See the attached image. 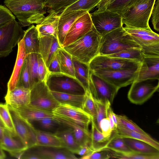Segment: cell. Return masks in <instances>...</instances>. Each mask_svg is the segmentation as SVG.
I'll list each match as a JSON object with an SVG mask.
<instances>
[{
	"label": "cell",
	"instance_id": "cell-1",
	"mask_svg": "<svg viewBox=\"0 0 159 159\" xmlns=\"http://www.w3.org/2000/svg\"><path fill=\"white\" fill-rule=\"evenodd\" d=\"M44 0H4V3L13 14L22 27L39 24L45 17Z\"/></svg>",
	"mask_w": 159,
	"mask_h": 159
},
{
	"label": "cell",
	"instance_id": "cell-2",
	"mask_svg": "<svg viewBox=\"0 0 159 159\" xmlns=\"http://www.w3.org/2000/svg\"><path fill=\"white\" fill-rule=\"evenodd\" d=\"M101 37L93 25L91 29L83 36L62 48L73 57L89 64L99 55Z\"/></svg>",
	"mask_w": 159,
	"mask_h": 159
},
{
	"label": "cell",
	"instance_id": "cell-3",
	"mask_svg": "<svg viewBox=\"0 0 159 159\" xmlns=\"http://www.w3.org/2000/svg\"><path fill=\"white\" fill-rule=\"evenodd\" d=\"M141 48L123 26L102 37L99 55H109L126 50Z\"/></svg>",
	"mask_w": 159,
	"mask_h": 159
},
{
	"label": "cell",
	"instance_id": "cell-4",
	"mask_svg": "<svg viewBox=\"0 0 159 159\" xmlns=\"http://www.w3.org/2000/svg\"><path fill=\"white\" fill-rule=\"evenodd\" d=\"M156 0H150L129 7L122 16L123 25L127 27L151 30L149 21Z\"/></svg>",
	"mask_w": 159,
	"mask_h": 159
},
{
	"label": "cell",
	"instance_id": "cell-5",
	"mask_svg": "<svg viewBox=\"0 0 159 159\" xmlns=\"http://www.w3.org/2000/svg\"><path fill=\"white\" fill-rule=\"evenodd\" d=\"M52 91L84 95L86 89L75 78L62 73H49L45 81Z\"/></svg>",
	"mask_w": 159,
	"mask_h": 159
},
{
	"label": "cell",
	"instance_id": "cell-6",
	"mask_svg": "<svg viewBox=\"0 0 159 159\" xmlns=\"http://www.w3.org/2000/svg\"><path fill=\"white\" fill-rule=\"evenodd\" d=\"M16 20L0 26V57L8 56L22 39L25 31Z\"/></svg>",
	"mask_w": 159,
	"mask_h": 159
},
{
	"label": "cell",
	"instance_id": "cell-7",
	"mask_svg": "<svg viewBox=\"0 0 159 159\" xmlns=\"http://www.w3.org/2000/svg\"><path fill=\"white\" fill-rule=\"evenodd\" d=\"M89 90L93 98L105 103L111 104L119 89L91 72L89 73Z\"/></svg>",
	"mask_w": 159,
	"mask_h": 159
},
{
	"label": "cell",
	"instance_id": "cell-8",
	"mask_svg": "<svg viewBox=\"0 0 159 159\" xmlns=\"http://www.w3.org/2000/svg\"><path fill=\"white\" fill-rule=\"evenodd\" d=\"M140 66L118 70L98 69L91 71L119 89L121 88L131 84L135 80Z\"/></svg>",
	"mask_w": 159,
	"mask_h": 159
},
{
	"label": "cell",
	"instance_id": "cell-9",
	"mask_svg": "<svg viewBox=\"0 0 159 159\" xmlns=\"http://www.w3.org/2000/svg\"><path fill=\"white\" fill-rule=\"evenodd\" d=\"M90 14L93 26L102 37L123 27L122 16L117 13L106 10Z\"/></svg>",
	"mask_w": 159,
	"mask_h": 159
},
{
	"label": "cell",
	"instance_id": "cell-10",
	"mask_svg": "<svg viewBox=\"0 0 159 159\" xmlns=\"http://www.w3.org/2000/svg\"><path fill=\"white\" fill-rule=\"evenodd\" d=\"M30 105L53 111L60 105L52 94L45 81H39L30 89Z\"/></svg>",
	"mask_w": 159,
	"mask_h": 159
},
{
	"label": "cell",
	"instance_id": "cell-11",
	"mask_svg": "<svg viewBox=\"0 0 159 159\" xmlns=\"http://www.w3.org/2000/svg\"><path fill=\"white\" fill-rule=\"evenodd\" d=\"M128 93V98L133 103L141 105L149 99L159 87V79H150L134 81Z\"/></svg>",
	"mask_w": 159,
	"mask_h": 159
},
{
	"label": "cell",
	"instance_id": "cell-12",
	"mask_svg": "<svg viewBox=\"0 0 159 159\" xmlns=\"http://www.w3.org/2000/svg\"><path fill=\"white\" fill-rule=\"evenodd\" d=\"M137 61L98 55L89 63V70L93 71L98 69L115 70L128 69L140 66Z\"/></svg>",
	"mask_w": 159,
	"mask_h": 159
},
{
	"label": "cell",
	"instance_id": "cell-13",
	"mask_svg": "<svg viewBox=\"0 0 159 159\" xmlns=\"http://www.w3.org/2000/svg\"><path fill=\"white\" fill-rule=\"evenodd\" d=\"M8 105V104H7ZM16 133L28 148L36 145V130L31 123L8 105Z\"/></svg>",
	"mask_w": 159,
	"mask_h": 159
},
{
	"label": "cell",
	"instance_id": "cell-14",
	"mask_svg": "<svg viewBox=\"0 0 159 159\" xmlns=\"http://www.w3.org/2000/svg\"><path fill=\"white\" fill-rule=\"evenodd\" d=\"M53 112L68 119L84 129L89 130V125L91 122L92 118L82 108L60 104Z\"/></svg>",
	"mask_w": 159,
	"mask_h": 159
},
{
	"label": "cell",
	"instance_id": "cell-15",
	"mask_svg": "<svg viewBox=\"0 0 159 159\" xmlns=\"http://www.w3.org/2000/svg\"><path fill=\"white\" fill-rule=\"evenodd\" d=\"M93 24L89 12L78 18L68 32L62 48L66 46L83 36L92 29Z\"/></svg>",
	"mask_w": 159,
	"mask_h": 159
},
{
	"label": "cell",
	"instance_id": "cell-16",
	"mask_svg": "<svg viewBox=\"0 0 159 159\" xmlns=\"http://www.w3.org/2000/svg\"><path fill=\"white\" fill-rule=\"evenodd\" d=\"M0 145L3 150L18 159L28 148L25 142L16 133H12L6 128L4 129L3 139Z\"/></svg>",
	"mask_w": 159,
	"mask_h": 159
},
{
	"label": "cell",
	"instance_id": "cell-17",
	"mask_svg": "<svg viewBox=\"0 0 159 159\" xmlns=\"http://www.w3.org/2000/svg\"><path fill=\"white\" fill-rule=\"evenodd\" d=\"M142 56L143 60L135 81L159 79V56Z\"/></svg>",
	"mask_w": 159,
	"mask_h": 159
},
{
	"label": "cell",
	"instance_id": "cell-18",
	"mask_svg": "<svg viewBox=\"0 0 159 159\" xmlns=\"http://www.w3.org/2000/svg\"><path fill=\"white\" fill-rule=\"evenodd\" d=\"M61 48L57 38L53 35L39 37L40 54L47 68L58 49Z\"/></svg>",
	"mask_w": 159,
	"mask_h": 159
},
{
	"label": "cell",
	"instance_id": "cell-19",
	"mask_svg": "<svg viewBox=\"0 0 159 159\" xmlns=\"http://www.w3.org/2000/svg\"><path fill=\"white\" fill-rule=\"evenodd\" d=\"M87 11L79 10L60 15L57 27V38L61 48L65 37L73 23L78 18Z\"/></svg>",
	"mask_w": 159,
	"mask_h": 159
},
{
	"label": "cell",
	"instance_id": "cell-20",
	"mask_svg": "<svg viewBox=\"0 0 159 159\" xmlns=\"http://www.w3.org/2000/svg\"><path fill=\"white\" fill-rule=\"evenodd\" d=\"M125 30L141 47L159 43V35L151 30L123 27Z\"/></svg>",
	"mask_w": 159,
	"mask_h": 159
},
{
	"label": "cell",
	"instance_id": "cell-21",
	"mask_svg": "<svg viewBox=\"0 0 159 159\" xmlns=\"http://www.w3.org/2000/svg\"><path fill=\"white\" fill-rule=\"evenodd\" d=\"M30 98V89L16 86L12 90L7 92L4 99L7 104L12 107H19L29 104Z\"/></svg>",
	"mask_w": 159,
	"mask_h": 159
},
{
	"label": "cell",
	"instance_id": "cell-22",
	"mask_svg": "<svg viewBox=\"0 0 159 159\" xmlns=\"http://www.w3.org/2000/svg\"><path fill=\"white\" fill-rule=\"evenodd\" d=\"M41 159H77L74 153L63 148L34 146Z\"/></svg>",
	"mask_w": 159,
	"mask_h": 159
},
{
	"label": "cell",
	"instance_id": "cell-23",
	"mask_svg": "<svg viewBox=\"0 0 159 159\" xmlns=\"http://www.w3.org/2000/svg\"><path fill=\"white\" fill-rule=\"evenodd\" d=\"M54 118L60 122L72 129L76 140L80 147L90 145L91 133L89 130L84 129L64 116L54 114Z\"/></svg>",
	"mask_w": 159,
	"mask_h": 159
},
{
	"label": "cell",
	"instance_id": "cell-24",
	"mask_svg": "<svg viewBox=\"0 0 159 159\" xmlns=\"http://www.w3.org/2000/svg\"><path fill=\"white\" fill-rule=\"evenodd\" d=\"M10 106L22 117L29 121L54 117L53 111L39 108L30 104L19 107Z\"/></svg>",
	"mask_w": 159,
	"mask_h": 159
},
{
	"label": "cell",
	"instance_id": "cell-25",
	"mask_svg": "<svg viewBox=\"0 0 159 159\" xmlns=\"http://www.w3.org/2000/svg\"><path fill=\"white\" fill-rule=\"evenodd\" d=\"M60 14L49 13L36 27L39 37L52 35L57 38V27Z\"/></svg>",
	"mask_w": 159,
	"mask_h": 159
},
{
	"label": "cell",
	"instance_id": "cell-26",
	"mask_svg": "<svg viewBox=\"0 0 159 159\" xmlns=\"http://www.w3.org/2000/svg\"><path fill=\"white\" fill-rule=\"evenodd\" d=\"M18 49L14 69L7 85V91H11L16 86L19 75L24 60L27 56L22 38L18 43Z\"/></svg>",
	"mask_w": 159,
	"mask_h": 159
},
{
	"label": "cell",
	"instance_id": "cell-27",
	"mask_svg": "<svg viewBox=\"0 0 159 159\" xmlns=\"http://www.w3.org/2000/svg\"><path fill=\"white\" fill-rule=\"evenodd\" d=\"M55 134L61 141L64 148L74 154L76 153L80 147L77 143L71 128L64 124Z\"/></svg>",
	"mask_w": 159,
	"mask_h": 159
},
{
	"label": "cell",
	"instance_id": "cell-28",
	"mask_svg": "<svg viewBox=\"0 0 159 159\" xmlns=\"http://www.w3.org/2000/svg\"><path fill=\"white\" fill-rule=\"evenodd\" d=\"M26 54L40 53L39 37L36 26H30L26 30L22 38Z\"/></svg>",
	"mask_w": 159,
	"mask_h": 159
},
{
	"label": "cell",
	"instance_id": "cell-29",
	"mask_svg": "<svg viewBox=\"0 0 159 159\" xmlns=\"http://www.w3.org/2000/svg\"><path fill=\"white\" fill-rule=\"evenodd\" d=\"M113 131L116 136L122 138H130L140 140L146 142L159 150V143L149 135H145L119 125H117L116 129Z\"/></svg>",
	"mask_w": 159,
	"mask_h": 159
},
{
	"label": "cell",
	"instance_id": "cell-30",
	"mask_svg": "<svg viewBox=\"0 0 159 159\" xmlns=\"http://www.w3.org/2000/svg\"><path fill=\"white\" fill-rule=\"evenodd\" d=\"M126 145L133 152L137 153L159 155V150L144 141L130 138H123Z\"/></svg>",
	"mask_w": 159,
	"mask_h": 159
},
{
	"label": "cell",
	"instance_id": "cell-31",
	"mask_svg": "<svg viewBox=\"0 0 159 159\" xmlns=\"http://www.w3.org/2000/svg\"><path fill=\"white\" fill-rule=\"evenodd\" d=\"M35 130L36 146L64 148L61 141L55 134Z\"/></svg>",
	"mask_w": 159,
	"mask_h": 159
},
{
	"label": "cell",
	"instance_id": "cell-32",
	"mask_svg": "<svg viewBox=\"0 0 159 159\" xmlns=\"http://www.w3.org/2000/svg\"><path fill=\"white\" fill-rule=\"evenodd\" d=\"M56 100L60 104L82 108L84 95H78L51 91Z\"/></svg>",
	"mask_w": 159,
	"mask_h": 159
},
{
	"label": "cell",
	"instance_id": "cell-33",
	"mask_svg": "<svg viewBox=\"0 0 159 159\" xmlns=\"http://www.w3.org/2000/svg\"><path fill=\"white\" fill-rule=\"evenodd\" d=\"M91 141L90 146L93 151H95L106 148L108 143L114 135L112 131L111 136L110 137H104L101 131L96 127L91 121Z\"/></svg>",
	"mask_w": 159,
	"mask_h": 159
},
{
	"label": "cell",
	"instance_id": "cell-34",
	"mask_svg": "<svg viewBox=\"0 0 159 159\" xmlns=\"http://www.w3.org/2000/svg\"><path fill=\"white\" fill-rule=\"evenodd\" d=\"M75 77L82 84L86 90H89L90 70L89 64L80 61L72 57Z\"/></svg>",
	"mask_w": 159,
	"mask_h": 159
},
{
	"label": "cell",
	"instance_id": "cell-35",
	"mask_svg": "<svg viewBox=\"0 0 159 159\" xmlns=\"http://www.w3.org/2000/svg\"><path fill=\"white\" fill-rule=\"evenodd\" d=\"M35 129L55 134L64 124L54 118H47L30 121Z\"/></svg>",
	"mask_w": 159,
	"mask_h": 159
},
{
	"label": "cell",
	"instance_id": "cell-36",
	"mask_svg": "<svg viewBox=\"0 0 159 159\" xmlns=\"http://www.w3.org/2000/svg\"><path fill=\"white\" fill-rule=\"evenodd\" d=\"M61 72L75 77L72 56L62 48L58 49Z\"/></svg>",
	"mask_w": 159,
	"mask_h": 159
},
{
	"label": "cell",
	"instance_id": "cell-37",
	"mask_svg": "<svg viewBox=\"0 0 159 159\" xmlns=\"http://www.w3.org/2000/svg\"><path fill=\"white\" fill-rule=\"evenodd\" d=\"M40 53H32L27 55L30 76V89L39 82L38 75V57Z\"/></svg>",
	"mask_w": 159,
	"mask_h": 159
},
{
	"label": "cell",
	"instance_id": "cell-38",
	"mask_svg": "<svg viewBox=\"0 0 159 159\" xmlns=\"http://www.w3.org/2000/svg\"><path fill=\"white\" fill-rule=\"evenodd\" d=\"M101 0H78L67 7L60 15L69 12L84 10L89 12L96 6Z\"/></svg>",
	"mask_w": 159,
	"mask_h": 159
},
{
	"label": "cell",
	"instance_id": "cell-39",
	"mask_svg": "<svg viewBox=\"0 0 159 159\" xmlns=\"http://www.w3.org/2000/svg\"><path fill=\"white\" fill-rule=\"evenodd\" d=\"M94 100L96 106V112L95 116L92 119L91 121L97 129L100 131L99 126L100 122L103 119L107 117L108 110L109 107L111 106V104L110 103H105L94 99Z\"/></svg>",
	"mask_w": 159,
	"mask_h": 159
},
{
	"label": "cell",
	"instance_id": "cell-40",
	"mask_svg": "<svg viewBox=\"0 0 159 159\" xmlns=\"http://www.w3.org/2000/svg\"><path fill=\"white\" fill-rule=\"evenodd\" d=\"M113 131L114 135L106 148L115 152L123 154L132 152L125 144L123 138L116 136L114 131Z\"/></svg>",
	"mask_w": 159,
	"mask_h": 159
},
{
	"label": "cell",
	"instance_id": "cell-41",
	"mask_svg": "<svg viewBox=\"0 0 159 159\" xmlns=\"http://www.w3.org/2000/svg\"><path fill=\"white\" fill-rule=\"evenodd\" d=\"M107 56L136 61L141 63L142 62L143 57L141 49H137L126 50Z\"/></svg>",
	"mask_w": 159,
	"mask_h": 159
},
{
	"label": "cell",
	"instance_id": "cell-42",
	"mask_svg": "<svg viewBox=\"0 0 159 159\" xmlns=\"http://www.w3.org/2000/svg\"><path fill=\"white\" fill-rule=\"evenodd\" d=\"M0 118L6 128L13 133H16L8 105L0 103Z\"/></svg>",
	"mask_w": 159,
	"mask_h": 159
},
{
	"label": "cell",
	"instance_id": "cell-43",
	"mask_svg": "<svg viewBox=\"0 0 159 159\" xmlns=\"http://www.w3.org/2000/svg\"><path fill=\"white\" fill-rule=\"evenodd\" d=\"M78 0H53L47 5L45 7L48 8V13H61L67 7Z\"/></svg>",
	"mask_w": 159,
	"mask_h": 159
},
{
	"label": "cell",
	"instance_id": "cell-44",
	"mask_svg": "<svg viewBox=\"0 0 159 159\" xmlns=\"http://www.w3.org/2000/svg\"><path fill=\"white\" fill-rule=\"evenodd\" d=\"M16 86L23 87L30 90V76L27 56L20 71Z\"/></svg>",
	"mask_w": 159,
	"mask_h": 159
},
{
	"label": "cell",
	"instance_id": "cell-45",
	"mask_svg": "<svg viewBox=\"0 0 159 159\" xmlns=\"http://www.w3.org/2000/svg\"><path fill=\"white\" fill-rule=\"evenodd\" d=\"M132 0H112L107 7L106 10L117 13L122 16L128 9Z\"/></svg>",
	"mask_w": 159,
	"mask_h": 159
},
{
	"label": "cell",
	"instance_id": "cell-46",
	"mask_svg": "<svg viewBox=\"0 0 159 159\" xmlns=\"http://www.w3.org/2000/svg\"><path fill=\"white\" fill-rule=\"evenodd\" d=\"M82 109L91 117L95 116L96 108L94 100L89 90H86Z\"/></svg>",
	"mask_w": 159,
	"mask_h": 159
},
{
	"label": "cell",
	"instance_id": "cell-47",
	"mask_svg": "<svg viewBox=\"0 0 159 159\" xmlns=\"http://www.w3.org/2000/svg\"><path fill=\"white\" fill-rule=\"evenodd\" d=\"M116 116L117 122V125L122 126L128 129L134 131L145 135H149L126 116L117 114H116Z\"/></svg>",
	"mask_w": 159,
	"mask_h": 159
},
{
	"label": "cell",
	"instance_id": "cell-48",
	"mask_svg": "<svg viewBox=\"0 0 159 159\" xmlns=\"http://www.w3.org/2000/svg\"><path fill=\"white\" fill-rule=\"evenodd\" d=\"M112 158L121 159H159V155H150L131 152L123 154L115 152Z\"/></svg>",
	"mask_w": 159,
	"mask_h": 159
},
{
	"label": "cell",
	"instance_id": "cell-49",
	"mask_svg": "<svg viewBox=\"0 0 159 159\" xmlns=\"http://www.w3.org/2000/svg\"><path fill=\"white\" fill-rule=\"evenodd\" d=\"M115 152L105 148L100 150L93 151L90 154L82 157V159H108L112 158Z\"/></svg>",
	"mask_w": 159,
	"mask_h": 159
},
{
	"label": "cell",
	"instance_id": "cell-50",
	"mask_svg": "<svg viewBox=\"0 0 159 159\" xmlns=\"http://www.w3.org/2000/svg\"><path fill=\"white\" fill-rule=\"evenodd\" d=\"M15 19V16L7 7L0 5V26Z\"/></svg>",
	"mask_w": 159,
	"mask_h": 159
},
{
	"label": "cell",
	"instance_id": "cell-51",
	"mask_svg": "<svg viewBox=\"0 0 159 159\" xmlns=\"http://www.w3.org/2000/svg\"><path fill=\"white\" fill-rule=\"evenodd\" d=\"M154 29L159 31V0H156L153 7L151 16Z\"/></svg>",
	"mask_w": 159,
	"mask_h": 159
},
{
	"label": "cell",
	"instance_id": "cell-52",
	"mask_svg": "<svg viewBox=\"0 0 159 159\" xmlns=\"http://www.w3.org/2000/svg\"><path fill=\"white\" fill-rule=\"evenodd\" d=\"M38 75L39 81H45L49 73L40 54L38 57Z\"/></svg>",
	"mask_w": 159,
	"mask_h": 159
},
{
	"label": "cell",
	"instance_id": "cell-53",
	"mask_svg": "<svg viewBox=\"0 0 159 159\" xmlns=\"http://www.w3.org/2000/svg\"><path fill=\"white\" fill-rule=\"evenodd\" d=\"M141 51L143 56H159V43L142 47Z\"/></svg>",
	"mask_w": 159,
	"mask_h": 159
},
{
	"label": "cell",
	"instance_id": "cell-54",
	"mask_svg": "<svg viewBox=\"0 0 159 159\" xmlns=\"http://www.w3.org/2000/svg\"><path fill=\"white\" fill-rule=\"evenodd\" d=\"M99 126L100 131L103 136L106 137H110L111 136L112 131L108 118H105L100 121Z\"/></svg>",
	"mask_w": 159,
	"mask_h": 159
},
{
	"label": "cell",
	"instance_id": "cell-55",
	"mask_svg": "<svg viewBox=\"0 0 159 159\" xmlns=\"http://www.w3.org/2000/svg\"><path fill=\"white\" fill-rule=\"evenodd\" d=\"M47 68L49 73H61L59 59L57 53L54 57Z\"/></svg>",
	"mask_w": 159,
	"mask_h": 159
},
{
	"label": "cell",
	"instance_id": "cell-56",
	"mask_svg": "<svg viewBox=\"0 0 159 159\" xmlns=\"http://www.w3.org/2000/svg\"><path fill=\"white\" fill-rule=\"evenodd\" d=\"M93 151L90 145H86L80 147L76 154L82 157L87 155Z\"/></svg>",
	"mask_w": 159,
	"mask_h": 159
},
{
	"label": "cell",
	"instance_id": "cell-57",
	"mask_svg": "<svg viewBox=\"0 0 159 159\" xmlns=\"http://www.w3.org/2000/svg\"><path fill=\"white\" fill-rule=\"evenodd\" d=\"M112 0H101L96 7L98 8V11H101L106 10L107 5Z\"/></svg>",
	"mask_w": 159,
	"mask_h": 159
},
{
	"label": "cell",
	"instance_id": "cell-58",
	"mask_svg": "<svg viewBox=\"0 0 159 159\" xmlns=\"http://www.w3.org/2000/svg\"><path fill=\"white\" fill-rule=\"evenodd\" d=\"M112 109L111 106L109 107L108 110L107 117L108 118L110 123L111 128L112 131L115 130L116 127L113 121L112 120L111 114V111Z\"/></svg>",
	"mask_w": 159,
	"mask_h": 159
},
{
	"label": "cell",
	"instance_id": "cell-59",
	"mask_svg": "<svg viewBox=\"0 0 159 159\" xmlns=\"http://www.w3.org/2000/svg\"><path fill=\"white\" fill-rule=\"evenodd\" d=\"M149 0H132L129 5L128 8L132 6L140 3H145Z\"/></svg>",
	"mask_w": 159,
	"mask_h": 159
},
{
	"label": "cell",
	"instance_id": "cell-60",
	"mask_svg": "<svg viewBox=\"0 0 159 159\" xmlns=\"http://www.w3.org/2000/svg\"><path fill=\"white\" fill-rule=\"evenodd\" d=\"M111 114L112 120L113 121L115 125L117 128V122L116 114L113 112L112 109L111 111Z\"/></svg>",
	"mask_w": 159,
	"mask_h": 159
},
{
	"label": "cell",
	"instance_id": "cell-61",
	"mask_svg": "<svg viewBox=\"0 0 159 159\" xmlns=\"http://www.w3.org/2000/svg\"><path fill=\"white\" fill-rule=\"evenodd\" d=\"M4 129L0 126V144L3 141Z\"/></svg>",
	"mask_w": 159,
	"mask_h": 159
},
{
	"label": "cell",
	"instance_id": "cell-62",
	"mask_svg": "<svg viewBox=\"0 0 159 159\" xmlns=\"http://www.w3.org/2000/svg\"><path fill=\"white\" fill-rule=\"evenodd\" d=\"M6 157V155L0 145V159H4Z\"/></svg>",
	"mask_w": 159,
	"mask_h": 159
},
{
	"label": "cell",
	"instance_id": "cell-63",
	"mask_svg": "<svg viewBox=\"0 0 159 159\" xmlns=\"http://www.w3.org/2000/svg\"><path fill=\"white\" fill-rule=\"evenodd\" d=\"M53 0H44V5L45 7V6L48 4L53 1Z\"/></svg>",
	"mask_w": 159,
	"mask_h": 159
},
{
	"label": "cell",
	"instance_id": "cell-64",
	"mask_svg": "<svg viewBox=\"0 0 159 159\" xmlns=\"http://www.w3.org/2000/svg\"><path fill=\"white\" fill-rule=\"evenodd\" d=\"M0 126L3 128H6L4 124L0 118Z\"/></svg>",
	"mask_w": 159,
	"mask_h": 159
}]
</instances>
